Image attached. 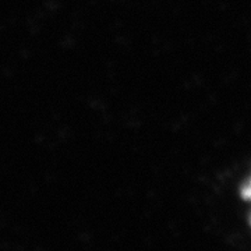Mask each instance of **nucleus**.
<instances>
[{"instance_id": "obj_1", "label": "nucleus", "mask_w": 251, "mask_h": 251, "mask_svg": "<svg viewBox=\"0 0 251 251\" xmlns=\"http://www.w3.org/2000/svg\"><path fill=\"white\" fill-rule=\"evenodd\" d=\"M243 196H244V198H247V200L251 202V179L249 180L247 186H246L244 190H243Z\"/></svg>"}]
</instances>
